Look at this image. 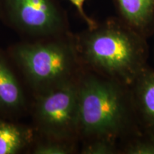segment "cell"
Segmentation results:
<instances>
[{"label":"cell","mask_w":154,"mask_h":154,"mask_svg":"<svg viewBox=\"0 0 154 154\" xmlns=\"http://www.w3.org/2000/svg\"><path fill=\"white\" fill-rule=\"evenodd\" d=\"M121 154H154V134L140 130L121 146Z\"/></svg>","instance_id":"30bf717a"},{"label":"cell","mask_w":154,"mask_h":154,"mask_svg":"<svg viewBox=\"0 0 154 154\" xmlns=\"http://www.w3.org/2000/svg\"><path fill=\"white\" fill-rule=\"evenodd\" d=\"M119 19L148 38L154 36V0H114Z\"/></svg>","instance_id":"52a82bcc"},{"label":"cell","mask_w":154,"mask_h":154,"mask_svg":"<svg viewBox=\"0 0 154 154\" xmlns=\"http://www.w3.org/2000/svg\"><path fill=\"white\" fill-rule=\"evenodd\" d=\"M73 6H74L75 8L76 9L77 11L79 14V15L82 17L83 20L86 22V25L88 26V28H91L95 26L96 24V22L93 19L88 17L87 14L86 13L85 10H84V3L86 0H69Z\"/></svg>","instance_id":"4fadbf2b"},{"label":"cell","mask_w":154,"mask_h":154,"mask_svg":"<svg viewBox=\"0 0 154 154\" xmlns=\"http://www.w3.org/2000/svg\"><path fill=\"white\" fill-rule=\"evenodd\" d=\"M130 89L140 128L154 134V69L146 67Z\"/></svg>","instance_id":"8992f818"},{"label":"cell","mask_w":154,"mask_h":154,"mask_svg":"<svg viewBox=\"0 0 154 154\" xmlns=\"http://www.w3.org/2000/svg\"><path fill=\"white\" fill-rule=\"evenodd\" d=\"M24 106L22 86L9 63L0 54V112L15 113Z\"/></svg>","instance_id":"ba28073f"},{"label":"cell","mask_w":154,"mask_h":154,"mask_svg":"<svg viewBox=\"0 0 154 154\" xmlns=\"http://www.w3.org/2000/svg\"><path fill=\"white\" fill-rule=\"evenodd\" d=\"M76 42L81 60L94 73L126 86L148 66L147 38L118 17L96 23Z\"/></svg>","instance_id":"7a4b0ae2"},{"label":"cell","mask_w":154,"mask_h":154,"mask_svg":"<svg viewBox=\"0 0 154 154\" xmlns=\"http://www.w3.org/2000/svg\"><path fill=\"white\" fill-rule=\"evenodd\" d=\"M79 77L39 93L34 119L40 131L49 139L74 142L79 137Z\"/></svg>","instance_id":"277c9868"},{"label":"cell","mask_w":154,"mask_h":154,"mask_svg":"<svg viewBox=\"0 0 154 154\" xmlns=\"http://www.w3.org/2000/svg\"><path fill=\"white\" fill-rule=\"evenodd\" d=\"M29 133L22 127L0 119V154H15L26 146Z\"/></svg>","instance_id":"9c48e42d"},{"label":"cell","mask_w":154,"mask_h":154,"mask_svg":"<svg viewBox=\"0 0 154 154\" xmlns=\"http://www.w3.org/2000/svg\"><path fill=\"white\" fill-rule=\"evenodd\" d=\"M11 56L39 93L79 78L83 72L76 42L69 34L46 42L17 44Z\"/></svg>","instance_id":"3957f363"},{"label":"cell","mask_w":154,"mask_h":154,"mask_svg":"<svg viewBox=\"0 0 154 154\" xmlns=\"http://www.w3.org/2000/svg\"><path fill=\"white\" fill-rule=\"evenodd\" d=\"M74 142L50 139L38 144L34 149V154H69L75 151Z\"/></svg>","instance_id":"8fae6325"},{"label":"cell","mask_w":154,"mask_h":154,"mask_svg":"<svg viewBox=\"0 0 154 154\" xmlns=\"http://www.w3.org/2000/svg\"><path fill=\"white\" fill-rule=\"evenodd\" d=\"M0 14L31 37L48 39L69 34L66 14L56 0H0Z\"/></svg>","instance_id":"5b68a950"},{"label":"cell","mask_w":154,"mask_h":154,"mask_svg":"<svg viewBox=\"0 0 154 154\" xmlns=\"http://www.w3.org/2000/svg\"><path fill=\"white\" fill-rule=\"evenodd\" d=\"M120 152V144L103 139L86 141L82 150L84 154H117Z\"/></svg>","instance_id":"7c38bea8"},{"label":"cell","mask_w":154,"mask_h":154,"mask_svg":"<svg viewBox=\"0 0 154 154\" xmlns=\"http://www.w3.org/2000/svg\"><path fill=\"white\" fill-rule=\"evenodd\" d=\"M142 130L130 86L94 72L79 79V135L86 141L103 139L121 146Z\"/></svg>","instance_id":"6da1fadb"}]
</instances>
